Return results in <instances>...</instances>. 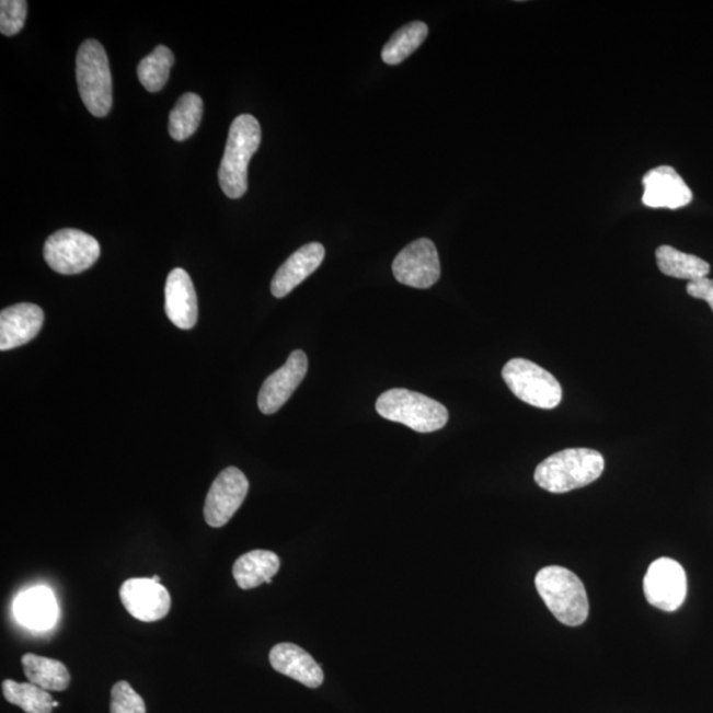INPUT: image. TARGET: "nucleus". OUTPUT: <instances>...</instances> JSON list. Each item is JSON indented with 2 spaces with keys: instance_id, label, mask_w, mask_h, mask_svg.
<instances>
[{
  "instance_id": "obj_1",
  "label": "nucleus",
  "mask_w": 713,
  "mask_h": 713,
  "mask_svg": "<svg viewBox=\"0 0 713 713\" xmlns=\"http://www.w3.org/2000/svg\"><path fill=\"white\" fill-rule=\"evenodd\" d=\"M602 455L589 448H570L551 455L536 469V483L550 493H567L595 483L603 472Z\"/></svg>"
},
{
  "instance_id": "obj_2",
  "label": "nucleus",
  "mask_w": 713,
  "mask_h": 713,
  "mask_svg": "<svg viewBox=\"0 0 713 713\" xmlns=\"http://www.w3.org/2000/svg\"><path fill=\"white\" fill-rule=\"evenodd\" d=\"M262 140L260 122L253 115L242 114L230 126L218 180L223 194L241 198L249 188V163L258 151Z\"/></svg>"
},
{
  "instance_id": "obj_3",
  "label": "nucleus",
  "mask_w": 713,
  "mask_h": 713,
  "mask_svg": "<svg viewBox=\"0 0 713 713\" xmlns=\"http://www.w3.org/2000/svg\"><path fill=\"white\" fill-rule=\"evenodd\" d=\"M539 596L559 622L579 626L589 614L586 587L573 571L550 565L539 571L536 577Z\"/></svg>"
},
{
  "instance_id": "obj_4",
  "label": "nucleus",
  "mask_w": 713,
  "mask_h": 713,
  "mask_svg": "<svg viewBox=\"0 0 713 713\" xmlns=\"http://www.w3.org/2000/svg\"><path fill=\"white\" fill-rule=\"evenodd\" d=\"M77 85L90 114L106 117L113 106V81L106 50L97 41L83 42L76 59Z\"/></svg>"
},
{
  "instance_id": "obj_5",
  "label": "nucleus",
  "mask_w": 713,
  "mask_h": 713,
  "mask_svg": "<svg viewBox=\"0 0 713 713\" xmlns=\"http://www.w3.org/2000/svg\"><path fill=\"white\" fill-rule=\"evenodd\" d=\"M376 409L384 419L421 434L438 432L448 422V410L441 403L406 389L387 391L378 398Z\"/></svg>"
},
{
  "instance_id": "obj_6",
  "label": "nucleus",
  "mask_w": 713,
  "mask_h": 713,
  "mask_svg": "<svg viewBox=\"0 0 713 713\" xmlns=\"http://www.w3.org/2000/svg\"><path fill=\"white\" fill-rule=\"evenodd\" d=\"M503 378L511 393L530 406L552 410L562 402L563 391L557 379L529 359H510L504 366Z\"/></svg>"
},
{
  "instance_id": "obj_7",
  "label": "nucleus",
  "mask_w": 713,
  "mask_h": 713,
  "mask_svg": "<svg viewBox=\"0 0 713 713\" xmlns=\"http://www.w3.org/2000/svg\"><path fill=\"white\" fill-rule=\"evenodd\" d=\"M101 246L94 237L77 229H61L44 245V260L54 272L76 275L87 272L99 261Z\"/></svg>"
},
{
  "instance_id": "obj_8",
  "label": "nucleus",
  "mask_w": 713,
  "mask_h": 713,
  "mask_svg": "<svg viewBox=\"0 0 713 713\" xmlns=\"http://www.w3.org/2000/svg\"><path fill=\"white\" fill-rule=\"evenodd\" d=\"M644 590L651 606L676 612L687 596V576L682 565L670 557L657 559L647 570Z\"/></svg>"
},
{
  "instance_id": "obj_9",
  "label": "nucleus",
  "mask_w": 713,
  "mask_h": 713,
  "mask_svg": "<svg viewBox=\"0 0 713 713\" xmlns=\"http://www.w3.org/2000/svg\"><path fill=\"white\" fill-rule=\"evenodd\" d=\"M249 493V481L240 469L229 467L217 475L205 499L204 518L210 528H222L240 509Z\"/></svg>"
},
{
  "instance_id": "obj_10",
  "label": "nucleus",
  "mask_w": 713,
  "mask_h": 713,
  "mask_svg": "<svg viewBox=\"0 0 713 713\" xmlns=\"http://www.w3.org/2000/svg\"><path fill=\"white\" fill-rule=\"evenodd\" d=\"M395 279L409 287L429 288L441 275L440 258L435 243L421 238L404 248L393 263Z\"/></svg>"
},
{
  "instance_id": "obj_11",
  "label": "nucleus",
  "mask_w": 713,
  "mask_h": 713,
  "mask_svg": "<svg viewBox=\"0 0 713 713\" xmlns=\"http://www.w3.org/2000/svg\"><path fill=\"white\" fill-rule=\"evenodd\" d=\"M119 597L127 612L141 622L162 620L171 609L169 590L147 577L126 580L122 584Z\"/></svg>"
},
{
  "instance_id": "obj_12",
  "label": "nucleus",
  "mask_w": 713,
  "mask_h": 713,
  "mask_svg": "<svg viewBox=\"0 0 713 713\" xmlns=\"http://www.w3.org/2000/svg\"><path fill=\"white\" fill-rule=\"evenodd\" d=\"M642 185V203L647 208L676 210L687 207L693 198L689 185L670 165H660L646 172Z\"/></svg>"
},
{
  "instance_id": "obj_13",
  "label": "nucleus",
  "mask_w": 713,
  "mask_h": 713,
  "mask_svg": "<svg viewBox=\"0 0 713 713\" xmlns=\"http://www.w3.org/2000/svg\"><path fill=\"white\" fill-rule=\"evenodd\" d=\"M308 370V358L303 350H295L279 370L269 376L260 391L258 407L263 414L272 415L285 406L298 389Z\"/></svg>"
},
{
  "instance_id": "obj_14",
  "label": "nucleus",
  "mask_w": 713,
  "mask_h": 713,
  "mask_svg": "<svg viewBox=\"0 0 713 713\" xmlns=\"http://www.w3.org/2000/svg\"><path fill=\"white\" fill-rule=\"evenodd\" d=\"M43 323L44 312L36 304L21 303L5 308L0 313V349L11 350L32 342Z\"/></svg>"
},
{
  "instance_id": "obj_15",
  "label": "nucleus",
  "mask_w": 713,
  "mask_h": 713,
  "mask_svg": "<svg viewBox=\"0 0 713 713\" xmlns=\"http://www.w3.org/2000/svg\"><path fill=\"white\" fill-rule=\"evenodd\" d=\"M165 313L180 330H192L197 323L198 307L194 281L183 268H175L166 278Z\"/></svg>"
},
{
  "instance_id": "obj_16",
  "label": "nucleus",
  "mask_w": 713,
  "mask_h": 713,
  "mask_svg": "<svg viewBox=\"0 0 713 713\" xmlns=\"http://www.w3.org/2000/svg\"><path fill=\"white\" fill-rule=\"evenodd\" d=\"M325 258V249L319 242L308 243L288 258L272 281V292L275 298H285L291 294L308 276L321 266Z\"/></svg>"
},
{
  "instance_id": "obj_17",
  "label": "nucleus",
  "mask_w": 713,
  "mask_h": 713,
  "mask_svg": "<svg viewBox=\"0 0 713 713\" xmlns=\"http://www.w3.org/2000/svg\"><path fill=\"white\" fill-rule=\"evenodd\" d=\"M269 664L274 670L298 680L308 689H318L324 682V672L318 662L303 648L295 644H278L269 652Z\"/></svg>"
},
{
  "instance_id": "obj_18",
  "label": "nucleus",
  "mask_w": 713,
  "mask_h": 713,
  "mask_svg": "<svg viewBox=\"0 0 713 713\" xmlns=\"http://www.w3.org/2000/svg\"><path fill=\"white\" fill-rule=\"evenodd\" d=\"M15 616L19 622L31 629H48L57 619V603L49 589L38 587L18 596Z\"/></svg>"
},
{
  "instance_id": "obj_19",
  "label": "nucleus",
  "mask_w": 713,
  "mask_h": 713,
  "mask_svg": "<svg viewBox=\"0 0 713 713\" xmlns=\"http://www.w3.org/2000/svg\"><path fill=\"white\" fill-rule=\"evenodd\" d=\"M279 568L280 559L275 552L254 550L237 559L233 576L238 587L248 590L272 583Z\"/></svg>"
},
{
  "instance_id": "obj_20",
  "label": "nucleus",
  "mask_w": 713,
  "mask_h": 713,
  "mask_svg": "<svg viewBox=\"0 0 713 713\" xmlns=\"http://www.w3.org/2000/svg\"><path fill=\"white\" fill-rule=\"evenodd\" d=\"M22 665L28 682L47 691H66L70 683V674L60 660L24 654Z\"/></svg>"
},
{
  "instance_id": "obj_21",
  "label": "nucleus",
  "mask_w": 713,
  "mask_h": 713,
  "mask_svg": "<svg viewBox=\"0 0 713 713\" xmlns=\"http://www.w3.org/2000/svg\"><path fill=\"white\" fill-rule=\"evenodd\" d=\"M659 272L671 278L698 280L706 278L710 274V263L697 255L679 252L676 248L664 245L655 252Z\"/></svg>"
},
{
  "instance_id": "obj_22",
  "label": "nucleus",
  "mask_w": 713,
  "mask_h": 713,
  "mask_svg": "<svg viewBox=\"0 0 713 713\" xmlns=\"http://www.w3.org/2000/svg\"><path fill=\"white\" fill-rule=\"evenodd\" d=\"M203 100L195 93H185L170 114L169 130L172 139L183 141L192 137L200 126Z\"/></svg>"
},
{
  "instance_id": "obj_23",
  "label": "nucleus",
  "mask_w": 713,
  "mask_h": 713,
  "mask_svg": "<svg viewBox=\"0 0 713 713\" xmlns=\"http://www.w3.org/2000/svg\"><path fill=\"white\" fill-rule=\"evenodd\" d=\"M428 35L426 23L413 22L398 30L382 49V60L388 66H398L421 47Z\"/></svg>"
},
{
  "instance_id": "obj_24",
  "label": "nucleus",
  "mask_w": 713,
  "mask_h": 713,
  "mask_svg": "<svg viewBox=\"0 0 713 713\" xmlns=\"http://www.w3.org/2000/svg\"><path fill=\"white\" fill-rule=\"evenodd\" d=\"M3 695L9 703L21 706L25 713H53L54 698L47 690L34 683H18L15 680H4Z\"/></svg>"
},
{
  "instance_id": "obj_25",
  "label": "nucleus",
  "mask_w": 713,
  "mask_h": 713,
  "mask_svg": "<svg viewBox=\"0 0 713 713\" xmlns=\"http://www.w3.org/2000/svg\"><path fill=\"white\" fill-rule=\"evenodd\" d=\"M175 56L165 45H158L153 53L146 56L138 66V77L141 85L150 93L160 92L170 79L171 68Z\"/></svg>"
},
{
  "instance_id": "obj_26",
  "label": "nucleus",
  "mask_w": 713,
  "mask_h": 713,
  "mask_svg": "<svg viewBox=\"0 0 713 713\" xmlns=\"http://www.w3.org/2000/svg\"><path fill=\"white\" fill-rule=\"evenodd\" d=\"M27 2L24 0H2L0 2V32L15 36L24 27L27 19Z\"/></svg>"
},
{
  "instance_id": "obj_27",
  "label": "nucleus",
  "mask_w": 713,
  "mask_h": 713,
  "mask_svg": "<svg viewBox=\"0 0 713 713\" xmlns=\"http://www.w3.org/2000/svg\"><path fill=\"white\" fill-rule=\"evenodd\" d=\"M111 713H146L145 700L130 683L120 680L112 690Z\"/></svg>"
},
{
  "instance_id": "obj_28",
  "label": "nucleus",
  "mask_w": 713,
  "mask_h": 713,
  "mask_svg": "<svg viewBox=\"0 0 713 713\" xmlns=\"http://www.w3.org/2000/svg\"><path fill=\"white\" fill-rule=\"evenodd\" d=\"M687 294L690 297L705 300L710 304L713 311V279L703 278L698 280L689 281V285L686 287Z\"/></svg>"
},
{
  "instance_id": "obj_29",
  "label": "nucleus",
  "mask_w": 713,
  "mask_h": 713,
  "mask_svg": "<svg viewBox=\"0 0 713 713\" xmlns=\"http://www.w3.org/2000/svg\"><path fill=\"white\" fill-rule=\"evenodd\" d=\"M151 579L153 582H156V583H160V576L159 575L152 576Z\"/></svg>"
},
{
  "instance_id": "obj_30",
  "label": "nucleus",
  "mask_w": 713,
  "mask_h": 713,
  "mask_svg": "<svg viewBox=\"0 0 713 713\" xmlns=\"http://www.w3.org/2000/svg\"><path fill=\"white\" fill-rule=\"evenodd\" d=\"M59 705H60L59 702H54V709H56V706H59Z\"/></svg>"
}]
</instances>
